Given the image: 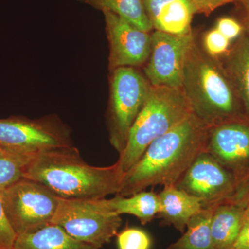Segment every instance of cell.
Segmentation results:
<instances>
[{
  "instance_id": "cell-23",
  "label": "cell",
  "mask_w": 249,
  "mask_h": 249,
  "mask_svg": "<svg viewBox=\"0 0 249 249\" xmlns=\"http://www.w3.org/2000/svg\"><path fill=\"white\" fill-rule=\"evenodd\" d=\"M203 45L204 52L215 59L229 53L231 41L214 28L205 34Z\"/></svg>"
},
{
  "instance_id": "cell-20",
  "label": "cell",
  "mask_w": 249,
  "mask_h": 249,
  "mask_svg": "<svg viewBox=\"0 0 249 249\" xmlns=\"http://www.w3.org/2000/svg\"><path fill=\"white\" fill-rule=\"evenodd\" d=\"M94 9L110 11L124 18L139 29L150 32L151 22L147 16L142 0H79Z\"/></svg>"
},
{
  "instance_id": "cell-7",
  "label": "cell",
  "mask_w": 249,
  "mask_h": 249,
  "mask_svg": "<svg viewBox=\"0 0 249 249\" xmlns=\"http://www.w3.org/2000/svg\"><path fill=\"white\" fill-rule=\"evenodd\" d=\"M104 199H60L52 224L60 226L73 238L96 248L117 235L121 215L108 209Z\"/></svg>"
},
{
  "instance_id": "cell-27",
  "label": "cell",
  "mask_w": 249,
  "mask_h": 249,
  "mask_svg": "<svg viewBox=\"0 0 249 249\" xmlns=\"http://www.w3.org/2000/svg\"><path fill=\"white\" fill-rule=\"evenodd\" d=\"M232 249H249V218H244L240 234Z\"/></svg>"
},
{
  "instance_id": "cell-22",
  "label": "cell",
  "mask_w": 249,
  "mask_h": 249,
  "mask_svg": "<svg viewBox=\"0 0 249 249\" xmlns=\"http://www.w3.org/2000/svg\"><path fill=\"white\" fill-rule=\"evenodd\" d=\"M116 236L118 249H151V237L139 228L126 227Z\"/></svg>"
},
{
  "instance_id": "cell-17",
  "label": "cell",
  "mask_w": 249,
  "mask_h": 249,
  "mask_svg": "<svg viewBox=\"0 0 249 249\" xmlns=\"http://www.w3.org/2000/svg\"><path fill=\"white\" fill-rule=\"evenodd\" d=\"M104 202L112 212L119 215L132 214L142 225L151 222L160 211V196L153 191H142L129 196L116 195L111 199L105 198Z\"/></svg>"
},
{
  "instance_id": "cell-16",
  "label": "cell",
  "mask_w": 249,
  "mask_h": 249,
  "mask_svg": "<svg viewBox=\"0 0 249 249\" xmlns=\"http://www.w3.org/2000/svg\"><path fill=\"white\" fill-rule=\"evenodd\" d=\"M13 249H101L73 238L60 226L50 224L18 235Z\"/></svg>"
},
{
  "instance_id": "cell-29",
  "label": "cell",
  "mask_w": 249,
  "mask_h": 249,
  "mask_svg": "<svg viewBox=\"0 0 249 249\" xmlns=\"http://www.w3.org/2000/svg\"><path fill=\"white\" fill-rule=\"evenodd\" d=\"M245 217L249 218V201L245 207Z\"/></svg>"
},
{
  "instance_id": "cell-6",
  "label": "cell",
  "mask_w": 249,
  "mask_h": 249,
  "mask_svg": "<svg viewBox=\"0 0 249 249\" xmlns=\"http://www.w3.org/2000/svg\"><path fill=\"white\" fill-rule=\"evenodd\" d=\"M74 147L71 130L58 116L36 119L11 116L0 119V148L7 151L36 156Z\"/></svg>"
},
{
  "instance_id": "cell-3",
  "label": "cell",
  "mask_w": 249,
  "mask_h": 249,
  "mask_svg": "<svg viewBox=\"0 0 249 249\" xmlns=\"http://www.w3.org/2000/svg\"><path fill=\"white\" fill-rule=\"evenodd\" d=\"M181 88L193 114L210 127L247 119L227 72L196 42L187 54Z\"/></svg>"
},
{
  "instance_id": "cell-2",
  "label": "cell",
  "mask_w": 249,
  "mask_h": 249,
  "mask_svg": "<svg viewBox=\"0 0 249 249\" xmlns=\"http://www.w3.org/2000/svg\"><path fill=\"white\" fill-rule=\"evenodd\" d=\"M124 175L118 160L109 166H93L74 147L36 155L24 178L40 183L62 199H100L119 193Z\"/></svg>"
},
{
  "instance_id": "cell-24",
  "label": "cell",
  "mask_w": 249,
  "mask_h": 249,
  "mask_svg": "<svg viewBox=\"0 0 249 249\" xmlns=\"http://www.w3.org/2000/svg\"><path fill=\"white\" fill-rule=\"evenodd\" d=\"M16 235L5 214L0 196V249H13Z\"/></svg>"
},
{
  "instance_id": "cell-5",
  "label": "cell",
  "mask_w": 249,
  "mask_h": 249,
  "mask_svg": "<svg viewBox=\"0 0 249 249\" xmlns=\"http://www.w3.org/2000/svg\"><path fill=\"white\" fill-rule=\"evenodd\" d=\"M110 73L107 112L109 140L121 155L131 127L146 102L151 85L135 67H120Z\"/></svg>"
},
{
  "instance_id": "cell-11",
  "label": "cell",
  "mask_w": 249,
  "mask_h": 249,
  "mask_svg": "<svg viewBox=\"0 0 249 249\" xmlns=\"http://www.w3.org/2000/svg\"><path fill=\"white\" fill-rule=\"evenodd\" d=\"M144 74L151 86L181 88L187 54L195 41L193 33L175 36L155 31Z\"/></svg>"
},
{
  "instance_id": "cell-4",
  "label": "cell",
  "mask_w": 249,
  "mask_h": 249,
  "mask_svg": "<svg viewBox=\"0 0 249 249\" xmlns=\"http://www.w3.org/2000/svg\"><path fill=\"white\" fill-rule=\"evenodd\" d=\"M193 114L181 88L151 86L146 102L129 130L118 160L124 174L142 157L150 143Z\"/></svg>"
},
{
  "instance_id": "cell-25",
  "label": "cell",
  "mask_w": 249,
  "mask_h": 249,
  "mask_svg": "<svg viewBox=\"0 0 249 249\" xmlns=\"http://www.w3.org/2000/svg\"><path fill=\"white\" fill-rule=\"evenodd\" d=\"M215 29L230 41L239 38L243 31V27L240 23L233 18L229 17L218 19Z\"/></svg>"
},
{
  "instance_id": "cell-13",
  "label": "cell",
  "mask_w": 249,
  "mask_h": 249,
  "mask_svg": "<svg viewBox=\"0 0 249 249\" xmlns=\"http://www.w3.org/2000/svg\"><path fill=\"white\" fill-rule=\"evenodd\" d=\"M155 31L175 36L192 34L191 22L196 14L191 0H142Z\"/></svg>"
},
{
  "instance_id": "cell-19",
  "label": "cell",
  "mask_w": 249,
  "mask_h": 249,
  "mask_svg": "<svg viewBox=\"0 0 249 249\" xmlns=\"http://www.w3.org/2000/svg\"><path fill=\"white\" fill-rule=\"evenodd\" d=\"M216 206L203 209L187 225L182 236L166 249H214L211 233V222Z\"/></svg>"
},
{
  "instance_id": "cell-9",
  "label": "cell",
  "mask_w": 249,
  "mask_h": 249,
  "mask_svg": "<svg viewBox=\"0 0 249 249\" xmlns=\"http://www.w3.org/2000/svg\"><path fill=\"white\" fill-rule=\"evenodd\" d=\"M175 186L199 199L204 209L227 202L247 206L231 174L206 151L197 156Z\"/></svg>"
},
{
  "instance_id": "cell-18",
  "label": "cell",
  "mask_w": 249,
  "mask_h": 249,
  "mask_svg": "<svg viewBox=\"0 0 249 249\" xmlns=\"http://www.w3.org/2000/svg\"><path fill=\"white\" fill-rule=\"evenodd\" d=\"M249 116V37L241 36L229 53L225 70Z\"/></svg>"
},
{
  "instance_id": "cell-8",
  "label": "cell",
  "mask_w": 249,
  "mask_h": 249,
  "mask_svg": "<svg viewBox=\"0 0 249 249\" xmlns=\"http://www.w3.org/2000/svg\"><path fill=\"white\" fill-rule=\"evenodd\" d=\"M0 196L17 235L52 224L61 199L40 183L24 178L0 191Z\"/></svg>"
},
{
  "instance_id": "cell-26",
  "label": "cell",
  "mask_w": 249,
  "mask_h": 249,
  "mask_svg": "<svg viewBox=\"0 0 249 249\" xmlns=\"http://www.w3.org/2000/svg\"><path fill=\"white\" fill-rule=\"evenodd\" d=\"M196 6V14L209 16L210 14L223 5L233 2L238 0H191Z\"/></svg>"
},
{
  "instance_id": "cell-30",
  "label": "cell",
  "mask_w": 249,
  "mask_h": 249,
  "mask_svg": "<svg viewBox=\"0 0 249 249\" xmlns=\"http://www.w3.org/2000/svg\"><path fill=\"white\" fill-rule=\"evenodd\" d=\"M247 36L249 37V14H247Z\"/></svg>"
},
{
  "instance_id": "cell-10",
  "label": "cell",
  "mask_w": 249,
  "mask_h": 249,
  "mask_svg": "<svg viewBox=\"0 0 249 249\" xmlns=\"http://www.w3.org/2000/svg\"><path fill=\"white\" fill-rule=\"evenodd\" d=\"M206 152L235 178L242 201H249V122L230 121L210 128Z\"/></svg>"
},
{
  "instance_id": "cell-21",
  "label": "cell",
  "mask_w": 249,
  "mask_h": 249,
  "mask_svg": "<svg viewBox=\"0 0 249 249\" xmlns=\"http://www.w3.org/2000/svg\"><path fill=\"white\" fill-rule=\"evenodd\" d=\"M34 157L0 148V191L24 178L26 168Z\"/></svg>"
},
{
  "instance_id": "cell-1",
  "label": "cell",
  "mask_w": 249,
  "mask_h": 249,
  "mask_svg": "<svg viewBox=\"0 0 249 249\" xmlns=\"http://www.w3.org/2000/svg\"><path fill=\"white\" fill-rule=\"evenodd\" d=\"M210 128L193 113L152 142L124 174L117 195L129 196L149 187L176 185L197 156L206 151Z\"/></svg>"
},
{
  "instance_id": "cell-14",
  "label": "cell",
  "mask_w": 249,
  "mask_h": 249,
  "mask_svg": "<svg viewBox=\"0 0 249 249\" xmlns=\"http://www.w3.org/2000/svg\"><path fill=\"white\" fill-rule=\"evenodd\" d=\"M158 195L160 211L157 217L160 220V225L173 226L181 233L192 218L204 209L199 199L175 185L163 186Z\"/></svg>"
},
{
  "instance_id": "cell-15",
  "label": "cell",
  "mask_w": 249,
  "mask_h": 249,
  "mask_svg": "<svg viewBox=\"0 0 249 249\" xmlns=\"http://www.w3.org/2000/svg\"><path fill=\"white\" fill-rule=\"evenodd\" d=\"M245 207V205L235 202L216 206L211 222L214 249H232L243 224Z\"/></svg>"
},
{
  "instance_id": "cell-12",
  "label": "cell",
  "mask_w": 249,
  "mask_h": 249,
  "mask_svg": "<svg viewBox=\"0 0 249 249\" xmlns=\"http://www.w3.org/2000/svg\"><path fill=\"white\" fill-rule=\"evenodd\" d=\"M109 45V70L137 67L146 63L152 47V36L110 12L103 11Z\"/></svg>"
},
{
  "instance_id": "cell-28",
  "label": "cell",
  "mask_w": 249,
  "mask_h": 249,
  "mask_svg": "<svg viewBox=\"0 0 249 249\" xmlns=\"http://www.w3.org/2000/svg\"><path fill=\"white\" fill-rule=\"evenodd\" d=\"M243 5L244 8H245L246 14H249V0H238Z\"/></svg>"
}]
</instances>
